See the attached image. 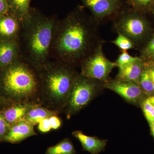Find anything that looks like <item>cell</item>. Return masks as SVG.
Here are the masks:
<instances>
[{"label": "cell", "mask_w": 154, "mask_h": 154, "mask_svg": "<svg viewBox=\"0 0 154 154\" xmlns=\"http://www.w3.org/2000/svg\"><path fill=\"white\" fill-rule=\"evenodd\" d=\"M99 24L82 9H76L64 20L59 32L56 47L66 62L82 63L104 41L99 33Z\"/></svg>", "instance_id": "cell-1"}, {"label": "cell", "mask_w": 154, "mask_h": 154, "mask_svg": "<svg viewBox=\"0 0 154 154\" xmlns=\"http://www.w3.org/2000/svg\"><path fill=\"white\" fill-rule=\"evenodd\" d=\"M26 25L29 26L27 45L30 57L35 63L43 62L48 54L54 27L53 19L34 16Z\"/></svg>", "instance_id": "cell-2"}, {"label": "cell", "mask_w": 154, "mask_h": 154, "mask_svg": "<svg viewBox=\"0 0 154 154\" xmlns=\"http://www.w3.org/2000/svg\"><path fill=\"white\" fill-rule=\"evenodd\" d=\"M6 69L2 82L7 94L19 99L28 98L34 94L37 83L33 72L27 66L15 63Z\"/></svg>", "instance_id": "cell-3"}, {"label": "cell", "mask_w": 154, "mask_h": 154, "mask_svg": "<svg viewBox=\"0 0 154 154\" xmlns=\"http://www.w3.org/2000/svg\"><path fill=\"white\" fill-rule=\"evenodd\" d=\"M112 21L114 30L130 39L135 46L150 36L149 22L141 13L132 8H123Z\"/></svg>", "instance_id": "cell-4"}, {"label": "cell", "mask_w": 154, "mask_h": 154, "mask_svg": "<svg viewBox=\"0 0 154 154\" xmlns=\"http://www.w3.org/2000/svg\"><path fill=\"white\" fill-rule=\"evenodd\" d=\"M76 77L67 68L60 67L50 72L45 80V88L51 100L56 103L66 100Z\"/></svg>", "instance_id": "cell-5"}, {"label": "cell", "mask_w": 154, "mask_h": 154, "mask_svg": "<svg viewBox=\"0 0 154 154\" xmlns=\"http://www.w3.org/2000/svg\"><path fill=\"white\" fill-rule=\"evenodd\" d=\"M103 43L82 62V75L104 83L109 79L112 70L117 67L116 62L109 60L103 51Z\"/></svg>", "instance_id": "cell-6"}, {"label": "cell", "mask_w": 154, "mask_h": 154, "mask_svg": "<svg viewBox=\"0 0 154 154\" xmlns=\"http://www.w3.org/2000/svg\"><path fill=\"white\" fill-rule=\"evenodd\" d=\"M99 82L82 75L76 77L67 99L69 113L78 112L88 105L100 85Z\"/></svg>", "instance_id": "cell-7"}, {"label": "cell", "mask_w": 154, "mask_h": 154, "mask_svg": "<svg viewBox=\"0 0 154 154\" xmlns=\"http://www.w3.org/2000/svg\"><path fill=\"white\" fill-rule=\"evenodd\" d=\"M82 2L99 25L113 21L123 8L121 0H82Z\"/></svg>", "instance_id": "cell-8"}, {"label": "cell", "mask_w": 154, "mask_h": 154, "mask_svg": "<svg viewBox=\"0 0 154 154\" xmlns=\"http://www.w3.org/2000/svg\"><path fill=\"white\" fill-rule=\"evenodd\" d=\"M103 87L115 92L131 103H137L143 96V91L140 85L132 82L109 79L103 84Z\"/></svg>", "instance_id": "cell-9"}, {"label": "cell", "mask_w": 154, "mask_h": 154, "mask_svg": "<svg viewBox=\"0 0 154 154\" xmlns=\"http://www.w3.org/2000/svg\"><path fill=\"white\" fill-rule=\"evenodd\" d=\"M35 135L34 125L23 120L11 126L4 140L11 143H19Z\"/></svg>", "instance_id": "cell-10"}, {"label": "cell", "mask_w": 154, "mask_h": 154, "mask_svg": "<svg viewBox=\"0 0 154 154\" xmlns=\"http://www.w3.org/2000/svg\"><path fill=\"white\" fill-rule=\"evenodd\" d=\"M18 54L15 39L0 40V69L7 68L15 63Z\"/></svg>", "instance_id": "cell-11"}, {"label": "cell", "mask_w": 154, "mask_h": 154, "mask_svg": "<svg viewBox=\"0 0 154 154\" xmlns=\"http://www.w3.org/2000/svg\"><path fill=\"white\" fill-rule=\"evenodd\" d=\"M30 2L31 0H8L9 14L26 25L32 17Z\"/></svg>", "instance_id": "cell-12"}, {"label": "cell", "mask_w": 154, "mask_h": 154, "mask_svg": "<svg viewBox=\"0 0 154 154\" xmlns=\"http://www.w3.org/2000/svg\"><path fill=\"white\" fill-rule=\"evenodd\" d=\"M143 59L123 67L119 68L116 79L122 82H132L139 85L141 75L144 67Z\"/></svg>", "instance_id": "cell-13"}, {"label": "cell", "mask_w": 154, "mask_h": 154, "mask_svg": "<svg viewBox=\"0 0 154 154\" xmlns=\"http://www.w3.org/2000/svg\"><path fill=\"white\" fill-rule=\"evenodd\" d=\"M73 136L81 143L83 149L91 154H98L105 149L107 140L95 137L89 136L81 131H75Z\"/></svg>", "instance_id": "cell-14"}, {"label": "cell", "mask_w": 154, "mask_h": 154, "mask_svg": "<svg viewBox=\"0 0 154 154\" xmlns=\"http://www.w3.org/2000/svg\"><path fill=\"white\" fill-rule=\"evenodd\" d=\"M19 22L10 14L0 16V40L14 39L19 32Z\"/></svg>", "instance_id": "cell-15"}, {"label": "cell", "mask_w": 154, "mask_h": 154, "mask_svg": "<svg viewBox=\"0 0 154 154\" xmlns=\"http://www.w3.org/2000/svg\"><path fill=\"white\" fill-rule=\"evenodd\" d=\"M33 105L27 103L17 104L10 107L1 113L6 121L12 126L25 119L29 110Z\"/></svg>", "instance_id": "cell-16"}, {"label": "cell", "mask_w": 154, "mask_h": 154, "mask_svg": "<svg viewBox=\"0 0 154 154\" xmlns=\"http://www.w3.org/2000/svg\"><path fill=\"white\" fill-rule=\"evenodd\" d=\"M56 112L39 106H33L25 116L24 121L35 125L45 119L56 114Z\"/></svg>", "instance_id": "cell-17"}, {"label": "cell", "mask_w": 154, "mask_h": 154, "mask_svg": "<svg viewBox=\"0 0 154 154\" xmlns=\"http://www.w3.org/2000/svg\"><path fill=\"white\" fill-rule=\"evenodd\" d=\"M76 151L71 141L64 139L55 145L47 149L46 154H75Z\"/></svg>", "instance_id": "cell-18"}, {"label": "cell", "mask_w": 154, "mask_h": 154, "mask_svg": "<svg viewBox=\"0 0 154 154\" xmlns=\"http://www.w3.org/2000/svg\"><path fill=\"white\" fill-rule=\"evenodd\" d=\"M139 85L143 92L149 95L154 94V85L148 70L144 67L139 80Z\"/></svg>", "instance_id": "cell-19"}, {"label": "cell", "mask_w": 154, "mask_h": 154, "mask_svg": "<svg viewBox=\"0 0 154 154\" xmlns=\"http://www.w3.org/2000/svg\"><path fill=\"white\" fill-rule=\"evenodd\" d=\"M129 5L140 13L151 11L154 6V0H128Z\"/></svg>", "instance_id": "cell-20"}, {"label": "cell", "mask_w": 154, "mask_h": 154, "mask_svg": "<svg viewBox=\"0 0 154 154\" xmlns=\"http://www.w3.org/2000/svg\"><path fill=\"white\" fill-rule=\"evenodd\" d=\"M142 109L146 118L150 124L154 122V96H150L145 100Z\"/></svg>", "instance_id": "cell-21"}, {"label": "cell", "mask_w": 154, "mask_h": 154, "mask_svg": "<svg viewBox=\"0 0 154 154\" xmlns=\"http://www.w3.org/2000/svg\"><path fill=\"white\" fill-rule=\"evenodd\" d=\"M111 42L121 49L122 51H127L136 47L134 43L130 39L120 33H118L117 37Z\"/></svg>", "instance_id": "cell-22"}, {"label": "cell", "mask_w": 154, "mask_h": 154, "mask_svg": "<svg viewBox=\"0 0 154 154\" xmlns=\"http://www.w3.org/2000/svg\"><path fill=\"white\" fill-rule=\"evenodd\" d=\"M142 58L147 60H154V34L150 36L141 51Z\"/></svg>", "instance_id": "cell-23"}, {"label": "cell", "mask_w": 154, "mask_h": 154, "mask_svg": "<svg viewBox=\"0 0 154 154\" xmlns=\"http://www.w3.org/2000/svg\"><path fill=\"white\" fill-rule=\"evenodd\" d=\"M142 58L139 57H133L130 55L127 51H122L115 62L119 68L123 67L140 60Z\"/></svg>", "instance_id": "cell-24"}, {"label": "cell", "mask_w": 154, "mask_h": 154, "mask_svg": "<svg viewBox=\"0 0 154 154\" xmlns=\"http://www.w3.org/2000/svg\"><path fill=\"white\" fill-rule=\"evenodd\" d=\"M11 126V125L6 121L2 114L0 113V141L4 140Z\"/></svg>", "instance_id": "cell-25"}, {"label": "cell", "mask_w": 154, "mask_h": 154, "mask_svg": "<svg viewBox=\"0 0 154 154\" xmlns=\"http://www.w3.org/2000/svg\"><path fill=\"white\" fill-rule=\"evenodd\" d=\"M38 129L40 132L47 133L52 129L48 118L45 119L38 123Z\"/></svg>", "instance_id": "cell-26"}, {"label": "cell", "mask_w": 154, "mask_h": 154, "mask_svg": "<svg viewBox=\"0 0 154 154\" xmlns=\"http://www.w3.org/2000/svg\"><path fill=\"white\" fill-rule=\"evenodd\" d=\"M48 119L52 129L56 130L60 127L61 125V121L60 118L56 115L50 116Z\"/></svg>", "instance_id": "cell-27"}, {"label": "cell", "mask_w": 154, "mask_h": 154, "mask_svg": "<svg viewBox=\"0 0 154 154\" xmlns=\"http://www.w3.org/2000/svg\"><path fill=\"white\" fill-rule=\"evenodd\" d=\"M9 14L8 0H0V16Z\"/></svg>", "instance_id": "cell-28"}, {"label": "cell", "mask_w": 154, "mask_h": 154, "mask_svg": "<svg viewBox=\"0 0 154 154\" xmlns=\"http://www.w3.org/2000/svg\"><path fill=\"white\" fill-rule=\"evenodd\" d=\"M144 65L148 70L154 85V60H148L145 61Z\"/></svg>", "instance_id": "cell-29"}, {"label": "cell", "mask_w": 154, "mask_h": 154, "mask_svg": "<svg viewBox=\"0 0 154 154\" xmlns=\"http://www.w3.org/2000/svg\"><path fill=\"white\" fill-rule=\"evenodd\" d=\"M151 129V131L152 134L153 136L154 139V122L152 123H151L150 124Z\"/></svg>", "instance_id": "cell-30"}, {"label": "cell", "mask_w": 154, "mask_h": 154, "mask_svg": "<svg viewBox=\"0 0 154 154\" xmlns=\"http://www.w3.org/2000/svg\"><path fill=\"white\" fill-rule=\"evenodd\" d=\"M152 12L153 14L154 15V7H153L152 9Z\"/></svg>", "instance_id": "cell-31"}, {"label": "cell", "mask_w": 154, "mask_h": 154, "mask_svg": "<svg viewBox=\"0 0 154 154\" xmlns=\"http://www.w3.org/2000/svg\"><path fill=\"white\" fill-rule=\"evenodd\" d=\"M0 100H1V99H0Z\"/></svg>", "instance_id": "cell-32"}, {"label": "cell", "mask_w": 154, "mask_h": 154, "mask_svg": "<svg viewBox=\"0 0 154 154\" xmlns=\"http://www.w3.org/2000/svg\"></svg>", "instance_id": "cell-33"}]
</instances>
